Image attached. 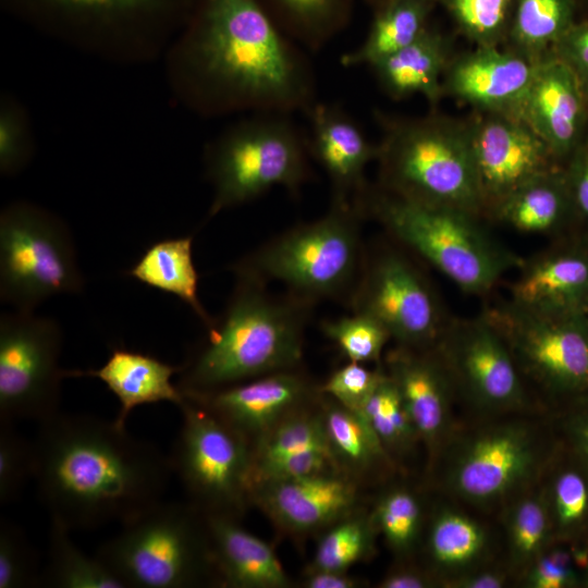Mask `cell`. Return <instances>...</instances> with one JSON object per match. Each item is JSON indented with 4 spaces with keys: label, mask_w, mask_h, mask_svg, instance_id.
Returning <instances> with one entry per match:
<instances>
[{
    "label": "cell",
    "mask_w": 588,
    "mask_h": 588,
    "mask_svg": "<svg viewBox=\"0 0 588 588\" xmlns=\"http://www.w3.org/2000/svg\"><path fill=\"white\" fill-rule=\"evenodd\" d=\"M70 531L50 519L47 564L40 584L54 588H126L97 555L90 556L79 549Z\"/></svg>",
    "instance_id": "836d02e7"
},
{
    "label": "cell",
    "mask_w": 588,
    "mask_h": 588,
    "mask_svg": "<svg viewBox=\"0 0 588 588\" xmlns=\"http://www.w3.org/2000/svg\"><path fill=\"white\" fill-rule=\"evenodd\" d=\"M507 574L500 568L478 566L443 580L449 588H502L507 584Z\"/></svg>",
    "instance_id": "11a10c76"
},
{
    "label": "cell",
    "mask_w": 588,
    "mask_h": 588,
    "mask_svg": "<svg viewBox=\"0 0 588 588\" xmlns=\"http://www.w3.org/2000/svg\"><path fill=\"white\" fill-rule=\"evenodd\" d=\"M321 331L348 362L362 364L381 363L383 350L392 339L379 320L356 311H352L351 316L322 321Z\"/></svg>",
    "instance_id": "b9f144b4"
},
{
    "label": "cell",
    "mask_w": 588,
    "mask_h": 588,
    "mask_svg": "<svg viewBox=\"0 0 588 588\" xmlns=\"http://www.w3.org/2000/svg\"><path fill=\"white\" fill-rule=\"evenodd\" d=\"M378 535L370 512L362 507L320 532L307 569L348 572L372 556Z\"/></svg>",
    "instance_id": "d590c367"
},
{
    "label": "cell",
    "mask_w": 588,
    "mask_h": 588,
    "mask_svg": "<svg viewBox=\"0 0 588 588\" xmlns=\"http://www.w3.org/2000/svg\"><path fill=\"white\" fill-rule=\"evenodd\" d=\"M452 60L449 39L428 27L415 41L373 64L376 78L388 96L402 99L419 94L436 105Z\"/></svg>",
    "instance_id": "4316f807"
},
{
    "label": "cell",
    "mask_w": 588,
    "mask_h": 588,
    "mask_svg": "<svg viewBox=\"0 0 588 588\" xmlns=\"http://www.w3.org/2000/svg\"><path fill=\"white\" fill-rule=\"evenodd\" d=\"M62 331L34 311L0 317V420L37 424L60 412Z\"/></svg>",
    "instance_id": "4fadbf2b"
},
{
    "label": "cell",
    "mask_w": 588,
    "mask_h": 588,
    "mask_svg": "<svg viewBox=\"0 0 588 588\" xmlns=\"http://www.w3.org/2000/svg\"><path fill=\"white\" fill-rule=\"evenodd\" d=\"M587 318H588V315H587Z\"/></svg>",
    "instance_id": "94428289"
},
{
    "label": "cell",
    "mask_w": 588,
    "mask_h": 588,
    "mask_svg": "<svg viewBox=\"0 0 588 588\" xmlns=\"http://www.w3.org/2000/svg\"><path fill=\"white\" fill-rule=\"evenodd\" d=\"M584 563L580 546L554 541L523 572L524 584L529 588L579 587Z\"/></svg>",
    "instance_id": "7bdbcfd3"
},
{
    "label": "cell",
    "mask_w": 588,
    "mask_h": 588,
    "mask_svg": "<svg viewBox=\"0 0 588 588\" xmlns=\"http://www.w3.org/2000/svg\"><path fill=\"white\" fill-rule=\"evenodd\" d=\"M384 371L395 384L421 444L434 460L452 439L455 387L439 354L431 348L396 345L384 356Z\"/></svg>",
    "instance_id": "d6986e66"
},
{
    "label": "cell",
    "mask_w": 588,
    "mask_h": 588,
    "mask_svg": "<svg viewBox=\"0 0 588 588\" xmlns=\"http://www.w3.org/2000/svg\"><path fill=\"white\" fill-rule=\"evenodd\" d=\"M333 469L339 470L329 450H307L253 467L252 488L265 481L305 477Z\"/></svg>",
    "instance_id": "c3c4849f"
},
{
    "label": "cell",
    "mask_w": 588,
    "mask_h": 588,
    "mask_svg": "<svg viewBox=\"0 0 588 588\" xmlns=\"http://www.w3.org/2000/svg\"><path fill=\"white\" fill-rule=\"evenodd\" d=\"M576 220V234L588 238V135L562 166Z\"/></svg>",
    "instance_id": "681fc988"
},
{
    "label": "cell",
    "mask_w": 588,
    "mask_h": 588,
    "mask_svg": "<svg viewBox=\"0 0 588 588\" xmlns=\"http://www.w3.org/2000/svg\"><path fill=\"white\" fill-rule=\"evenodd\" d=\"M321 397L281 421L252 448L253 467L307 450H329Z\"/></svg>",
    "instance_id": "f35d334b"
},
{
    "label": "cell",
    "mask_w": 588,
    "mask_h": 588,
    "mask_svg": "<svg viewBox=\"0 0 588 588\" xmlns=\"http://www.w3.org/2000/svg\"><path fill=\"white\" fill-rule=\"evenodd\" d=\"M22 124L15 114L2 110L0 117V169L1 172L12 173L22 163L25 145Z\"/></svg>",
    "instance_id": "f5cc1de1"
},
{
    "label": "cell",
    "mask_w": 588,
    "mask_h": 588,
    "mask_svg": "<svg viewBox=\"0 0 588 588\" xmlns=\"http://www.w3.org/2000/svg\"><path fill=\"white\" fill-rule=\"evenodd\" d=\"M433 0H387L376 14L364 42L341 57L343 66L369 65L415 41L429 26Z\"/></svg>",
    "instance_id": "1f68e13d"
},
{
    "label": "cell",
    "mask_w": 588,
    "mask_h": 588,
    "mask_svg": "<svg viewBox=\"0 0 588 588\" xmlns=\"http://www.w3.org/2000/svg\"><path fill=\"white\" fill-rule=\"evenodd\" d=\"M321 411L329 450L339 470L363 486L397 470L363 415L323 393Z\"/></svg>",
    "instance_id": "83f0119b"
},
{
    "label": "cell",
    "mask_w": 588,
    "mask_h": 588,
    "mask_svg": "<svg viewBox=\"0 0 588 588\" xmlns=\"http://www.w3.org/2000/svg\"><path fill=\"white\" fill-rule=\"evenodd\" d=\"M309 118L310 156L327 173L332 185V200L352 201L368 186L367 166L377 159L373 145L359 125L340 107L315 102Z\"/></svg>",
    "instance_id": "603a6c76"
},
{
    "label": "cell",
    "mask_w": 588,
    "mask_h": 588,
    "mask_svg": "<svg viewBox=\"0 0 588 588\" xmlns=\"http://www.w3.org/2000/svg\"><path fill=\"white\" fill-rule=\"evenodd\" d=\"M289 32L309 50H319L343 26L346 0H272Z\"/></svg>",
    "instance_id": "60d3db41"
},
{
    "label": "cell",
    "mask_w": 588,
    "mask_h": 588,
    "mask_svg": "<svg viewBox=\"0 0 588 588\" xmlns=\"http://www.w3.org/2000/svg\"><path fill=\"white\" fill-rule=\"evenodd\" d=\"M301 584L305 588H357L362 580L348 572L306 568Z\"/></svg>",
    "instance_id": "9f6ffc18"
},
{
    "label": "cell",
    "mask_w": 588,
    "mask_h": 588,
    "mask_svg": "<svg viewBox=\"0 0 588 588\" xmlns=\"http://www.w3.org/2000/svg\"><path fill=\"white\" fill-rule=\"evenodd\" d=\"M560 440L552 444L526 421H504L467 433L445 468L448 490L476 505L511 500L543 476Z\"/></svg>",
    "instance_id": "7c38bea8"
},
{
    "label": "cell",
    "mask_w": 588,
    "mask_h": 588,
    "mask_svg": "<svg viewBox=\"0 0 588 588\" xmlns=\"http://www.w3.org/2000/svg\"><path fill=\"white\" fill-rule=\"evenodd\" d=\"M70 231L58 218L28 204L0 216V299L14 310L34 311L59 294L84 287Z\"/></svg>",
    "instance_id": "9c48e42d"
},
{
    "label": "cell",
    "mask_w": 588,
    "mask_h": 588,
    "mask_svg": "<svg viewBox=\"0 0 588 588\" xmlns=\"http://www.w3.org/2000/svg\"><path fill=\"white\" fill-rule=\"evenodd\" d=\"M370 3H372L375 7H378L379 4H381L382 2L387 1V0H368Z\"/></svg>",
    "instance_id": "91938a15"
},
{
    "label": "cell",
    "mask_w": 588,
    "mask_h": 588,
    "mask_svg": "<svg viewBox=\"0 0 588 588\" xmlns=\"http://www.w3.org/2000/svg\"><path fill=\"white\" fill-rule=\"evenodd\" d=\"M575 1H576L578 14L580 12H584L585 13L584 17H588V0H575Z\"/></svg>",
    "instance_id": "680465c9"
},
{
    "label": "cell",
    "mask_w": 588,
    "mask_h": 588,
    "mask_svg": "<svg viewBox=\"0 0 588 588\" xmlns=\"http://www.w3.org/2000/svg\"><path fill=\"white\" fill-rule=\"evenodd\" d=\"M372 520L399 558H407L417 547L424 527V510L418 495L407 487L387 490L370 511Z\"/></svg>",
    "instance_id": "74e56055"
},
{
    "label": "cell",
    "mask_w": 588,
    "mask_h": 588,
    "mask_svg": "<svg viewBox=\"0 0 588 588\" xmlns=\"http://www.w3.org/2000/svg\"><path fill=\"white\" fill-rule=\"evenodd\" d=\"M528 234H576V220L563 167L542 172L517 186L488 212Z\"/></svg>",
    "instance_id": "484cf974"
},
{
    "label": "cell",
    "mask_w": 588,
    "mask_h": 588,
    "mask_svg": "<svg viewBox=\"0 0 588 588\" xmlns=\"http://www.w3.org/2000/svg\"><path fill=\"white\" fill-rule=\"evenodd\" d=\"M379 187L400 198L485 216L468 120L377 114Z\"/></svg>",
    "instance_id": "277c9868"
},
{
    "label": "cell",
    "mask_w": 588,
    "mask_h": 588,
    "mask_svg": "<svg viewBox=\"0 0 588 588\" xmlns=\"http://www.w3.org/2000/svg\"><path fill=\"white\" fill-rule=\"evenodd\" d=\"M510 301L553 314L588 315V238L579 234L558 243L518 266Z\"/></svg>",
    "instance_id": "7402d4cb"
},
{
    "label": "cell",
    "mask_w": 588,
    "mask_h": 588,
    "mask_svg": "<svg viewBox=\"0 0 588 588\" xmlns=\"http://www.w3.org/2000/svg\"><path fill=\"white\" fill-rule=\"evenodd\" d=\"M96 555L126 588L221 585L205 514L189 502L150 505L123 523Z\"/></svg>",
    "instance_id": "52a82bcc"
},
{
    "label": "cell",
    "mask_w": 588,
    "mask_h": 588,
    "mask_svg": "<svg viewBox=\"0 0 588 588\" xmlns=\"http://www.w3.org/2000/svg\"><path fill=\"white\" fill-rule=\"evenodd\" d=\"M189 56L222 105L256 113H305L316 102L308 60L257 0H205Z\"/></svg>",
    "instance_id": "7a4b0ae2"
},
{
    "label": "cell",
    "mask_w": 588,
    "mask_h": 588,
    "mask_svg": "<svg viewBox=\"0 0 588 588\" xmlns=\"http://www.w3.org/2000/svg\"><path fill=\"white\" fill-rule=\"evenodd\" d=\"M440 584V579L430 571L411 565H397L391 568L379 581L380 588H430Z\"/></svg>",
    "instance_id": "db71d44e"
},
{
    "label": "cell",
    "mask_w": 588,
    "mask_h": 588,
    "mask_svg": "<svg viewBox=\"0 0 588 588\" xmlns=\"http://www.w3.org/2000/svg\"><path fill=\"white\" fill-rule=\"evenodd\" d=\"M550 54L571 69L588 101V17L577 20L556 41Z\"/></svg>",
    "instance_id": "f907efd6"
},
{
    "label": "cell",
    "mask_w": 588,
    "mask_h": 588,
    "mask_svg": "<svg viewBox=\"0 0 588 588\" xmlns=\"http://www.w3.org/2000/svg\"><path fill=\"white\" fill-rule=\"evenodd\" d=\"M37 425L33 479L50 519L70 530L122 525L161 501L170 460L126 427L61 411Z\"/></svg>",
    "instance_id": "6da1fadb"
},
{
    "label": "cell",
    "mask_w": 588,
    "mask_h": 588,
    "mask_svg": "<svg viewBox=\"0 0 588 588\" xmlns=\"http://www.w3.org/2000/svg\"><path fill=\"white\" fill-rule=\"evenodd\" d=\"M529 488L510 500L505 514L509 560L513 569L522 572L555 541L542 485Z\"/></svg>",
    "instance_id": "e575fe53"
},
{
    "label": "cell",
    "mask_w": 588,
    "mask_h": 588,
    "mask_svg": "<svg viewBox=\"0 0 588 588\" xmlns=\"http://www.w3.org/2000/svg\"><path fill=\"white\" fill-rule=\"evenodd\" d=\"M518 119L563 166L586 135L588 101L571 69L552 54L541 59L522 102Z\"/></svg>",
    "instance_id": "44dd1931"
},
{
    "label": "cell",
    "mask_w": 588,
    "mask_h": 588,
    "mask_svg": "<svg viewBox=\"0 0 588 588\" xmlns=\"http://www.w3.org/2000/svg\"><path fill=\"white\" fill-rule=\"evenodd\" d=\"M433 347L455 390L477 408L507 414L527 406L523 375L505 341L482 314L449 321Z\"/></svg>",
    "instance_id": "9a60e30c"
},
{
    "label": "cell",
    "mask_w": 588,
    "mask_h": 588,
    "mask_svg": "<svg viewBox=\"0 0 588 588\" xmlns=\"http://www.w3.org/2000/svg\"><path fill=\"white\" fill-rule=\"evenodd\" d=\"M384 373L381 363L369 369L365 364L348 362L335 369L320 384V390L345 408L360 414Z\"/></svg>",
    "instance_id": "bcb514c9"
},
{
    "label": "cell",
    "mask_w": 588,
    "mask_h": 588,
    "mask_svg": "<svg viewBox=\"0 0 588 588\" xmlns=\"http://www.w3.org/2000/svg\"><path fill=\"white\" fill-rule=\"evenodd\" d=\"M363 485L341 470L265 481L255 485L256 505L282 532L291 536L320 534L362 509Z\"/></svg>",
    "instance_id": "ac0fdd59"
},
{
    "label": "cell",
    "mask_w": 588,
    "mask_h": 588,
    "mask_svg": "<svg viewBox=\"0 0 588 588\" xmlns=\"http://www.w3.org/2000/svg\"><path fill=\"white\" fill-rule=\"evenodd\" d=\"M68 15L95 21H119L160 12L172 0H39Z\"/></svg>",
    "instance_id": "7dc6e473"
},
{
    "label": "cell",
    "mask_w": 588,
    "mask_h": 588,
    "mask_svg": "<svg viewBox=\"0 0 588 588\" xmlns=\"http://www.w3.org/2000/svg\"><path fill=\"white\" fill-rule=\"evenodd\" d=\"M0 420V504L14 501L25 482L33 478V442L27 441L13 426Z\"/></svg>",
    "instance_id": "f6af8a7d"
},
{
    "label": "cell",
    "mask_w": 588,
    "mask_h": 588,
    "mask_svg": "<svg viewBox=\"0 0 588 588\" xmlns=\"http://www.w3.org/2000/svg\"><path fill=\"white\" fill-rule=\"evenodd\" d=\"M585 546H586V561L583 568L581 587L588 588V541L585 543Z\"/></svg>",
    "instance_id": "6f0895ef"
},
{
    "label": "cell",
    "mask_w": 588,
    "mask_h": 588,
    "mask_svg": "<svg viewBox=\"0 0 588 588\" xmlns=\"http://www.w3.org/2000/svg\"><path fill=\"white\" fill-rule=\"evenodd\" d=\"M182 366H172L137 351L115 347L107 362L98 369L64 370L65 377H93L102 381L120 402L114 419L126 427L130 413L137 406L159 402L181 406L185 396L172 377Z\"/></svg>",
    "instance_id": "d4e9b609"
},
{
    "label": "cell",
    "mask_w": 588,
    "mask_h": 588,
    "mask_svg": "<svg viewBox=\"0 0 588 588\" xmlns=\"http://www.w3.org/2000/svg\"><path fill=\"white\" fill-rule=\"evenodd\" d=\"M577 15L575 0H516L505 46L540 61Z\"/></svg>",
    "instance_id": "d6a6232c"
},
{
    "label": "cell",
    "mask_w": 588,
    "mask_h": 588,
    "mask_svg": "<svg viewBox=\"0 0 588 588\" xmlns=\"http://www.w3.org/2000/svg\"><path fill=\"white\" fill-rule=\"evenodd\" d=\"M360 415L397 466L421 443L405 404L387 372Z\"/></svg>",
    "instance_id": "8d00e7d4"
},
{
    "label": "cell",
    "mask_w": 588,
    "mask_h": 588,
    "mask_svg": "<svg viewBox=\"0 0 588 588\" xmlns=\"http://www.w3.org/2000/svg\"><path fill=\"white\" fill-rule=\"evenodd\" d=\"M542 478L555 541L586 543L588 466L560 441Z\"/></svg>",
    "instance_id": "f1b7e54d"
},
{
    "label": "cell",
    "mask_w": 588,
    "mask_h": 588,
    "mask_svg": "<svg viewBox=\"0 0 588 588\" xmlns=\"http://www.w3.org/2000/svg\"><path fill=\"white\" fill-rule=\"evenodd\" d=\"M223 314L182 366V392L208 391L282 370L299 368L314 304L291 293L275 296L266 285L237 278Z\"/></svg>",
    "instance_id": "3957f363"
},
{
    "label": "cell",
    "mask_w": 588,
    "mask_h": 588,
    "mask_svg": "<svg viewBox=\"0 0 588 588\" xmlns=\"http://www.w3.org/2000/svg\"><path fill=\"white\" fill-rule=\"evenodd\" d=\"M482 316L509 346L522 375L563 408L588 401V318L541 313L510 299Z\"/></svg>",
    "instance_id": "30bf717a"
},
{
    "label": "cell",
    "mask_w": 588,
    "mask_h": 588,
    "mask_svg": "<svg viewBox=\"0 0 588 588\" xmlns=\"http://www.w3.org/2000/svg\"><path fill=\"white\" fill-rule=\"evenodd\" d=\"M347 303L352 311L375 317L399 345L407 347H433L449 323L420 270L392 248L365 249Z\"/></svg>",
    "instance_id": "5bb4252c"
},
{
    "label": "cell",
    "mask_w": 588,
    "mask_h": 588,
    "mask_svg": "<svg viewBox=\"0 0 588 588\" xmlns=\"http://www.w3.org/2000/svg\"><path fill=\"white\" fill-rule=\"evenodd\" d=\"M183 394L219 417L253 448L281 421L316 404L322 392L296 368Z\"/></svg>",
    "instance_id": "2e32d148"
},
{
    "label": "cell",
    "mask_w": 588,
    "mask_h": 588,
    "mask_svg": "<svg viewBox=\"0 0 588 588\" xmlns=\"http://www.w3.org/2000/svg\"><path fill=\"white\" fill-rule=\"evenodd\" d=\"M560 441L588 466V401L563 408Z\"/></svg>",
    "instance_id": "816d5d0a"
},
{
    "label": "cell",
    "mask_w": 588,
    "mask_h": 588,
    "mask_svg": "<svg viewBox=\"0 0 588 588\" xmlns=\"http://www.w3.org/2000/svg\"><path fill=\"white\" fill-rule=\"evenodd\" d=\"M463 292L483 295L523 260L498 244L468 212L424 205L367 186L354 201Z\"/></svg>",
    "instance_id": "5b68a950"
},
{
    "label": "cell",
    "mask_w": 588,
    "mask_h": 588,
    "mask_svg": "<svg viewBox=\"0 0 588 588\" xmlns=\"http://www.w3.org/2000/svg\"><path fill=\"white\" fill-rule=\"evenodd\" d=\"M192 246V235L160 240L144 252L127 274L150 287L175 295L208 329L213 319L198 297L199 274L193 261Z\"/></svg>",
    "instance_id": "4dcf8cb0"
},
{
    "label": "cell",
    "mask_w": 588,
    "mask_h": 588,
    "mask_svg": "<svg viewBox=\"0 0 588 588\" xmlns=\"http://www.w3.org/2000/svg\"><path fill=\"white\" fill-rule=\"evenodd\" d=\"M35 550L14 523L0 522V588H26L40 584Z\"/></svg>",
    "instance_id": "ee69618b"
},
{
    "label": "cell",
    "mask_w": 588,
    "mask_h": 588,
    "mask_svg": "<svg viewBox=\"0 0 588 588\" xmlns=\"http://www.w3.org/2000/svg\"><path fill=\"white\" fill-rule=\"evenodd\" d=\"M502 47H476L452 58L443 76V91L476 111L518 118L539 61Z\"/></svg>",
    "instance_id": "ffe728a7"
},
{
    "label": "cell",
    "mask_w": 588,
    "mask_h": 588,
    "mask_svg": "<svg viewBox=\"0 0 588 588\" xmlns=\"http://www.w3.org/2000/svg\"><path fill=\"white\" fill-rule=\"evenodd\" d=\"M308 139L289 114L256 113L229 131L208 156L213 186L208 217L249 203L273 187L297 194L310 177Z\"/></svg>",
    "instance_id": "ba28073f"
},
{
    "label": "cell",
    "mask_w": 588,
    "mask_h": 588,
    "mask_svg": "<svg viewBox=\"0 0 588 588\" xmlns=\"http://www.w3.org/2000/svg\"><path fill=\"white\" fill-rule=\"evenodd\" d=\"M363 218L354 203L332 200L324 216L277 235L231 269L237 278L265 285L282 283L287 293L313 304L321 299L348 302L365 255Z\"/></svg>",
    "instance_id": "8992f818"
},
{
    "label": "cell",
    "mask_w": 588,
    "mask_h": 588,
    "mask_svg": "<svg viewBox=\"0 0 588 588\" xmlns=\"http://www.w3.org/2000/svg\"><path fill=\"white\" fill-rule=\"evenodd\" d=\"M489 549L488 531L469 515L450 507L440 509L431 517L426 552L430 571L443 580L476 568Z\"/></svg>",
    "instance_id": "f546056e"
},
{
    "label": "cell",
    "mask_w": 588,
    "mask_h": 588,
    "mask_svg": "<svg viewBox=\"0 0 588 588\" xmlns=\"http://www.w3.org/2000/svg\"><path fill=\"white\" fill-rule=\"evenodd\" d=\"M221 586L287 588L292 580L273 548L246 530L236 517L205 515Z\"/></svg>",
    "instance_id": "cb8c5ba5"
},
{
    "label": "cell",
    "mask_w": 588,
    "mask_h": 588,
    "mask_svg": "<svg viewBox=\"0 0 588 588\" xmlns=\"http://www.w3.org/2000/svg\"><path fill=\"white\" fill-rule=\"evenodd\" d=\"M468 124L485 216L520 184L562 167L543 140L518 118L476 111Z\"/></svg>",
    "instance_id": "e0dca14e"
},
{
    "label": "cell",
    "mask_w": 588,
    "mask_h": 588,
    "mask_svg": "<svg viewBox=\"0 0 588 588\" xmlns=\"http://www.w3.org/2000/svg\"><path fill=\"white\" fill-rule=\"evenodd\" d=\"M476 47L504 46L516 0H433Z\"/></svg>",
    "instance_id": "ab89813d"
},
{
    "label": "cell",
    "mask_w": 588,
    "mask_h": 588,
    "mask_svg": "<svg viewBox=\"0 0 588 588\" xmlns=\"http://www.w3.org/2000/svg\"><path fill=\"white\" fill-rule=\"evenodd\" d=\"M182 426L169 458L189 503L205 515L240 518L250 505L248 442L205 407L185 397Z\"/></svg>",
    "instance_id": "8fae6325"
}]
</instances>
